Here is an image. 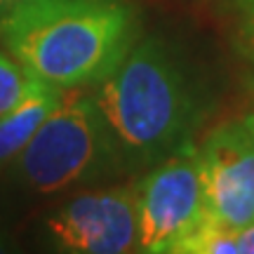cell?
<instances>
[{
    "label": "cell",
    "instance_id": "1",
    "mask_svg": "<svg viewBox=\"0 0 254 254\" xmlns=\"http://www.w3.org/2000/svg\"><path fill=\"white\" fill-rule=\"evenodd\" d=\"M99 104L125 172L151 170L190 148L207 118V94L179 50L160 36L136 40L97 85Z\"/></svg>",
    "mask_w": 254,
    "mask_h": 254
},
{
    "label": "cell",
    "instance_id": "2",
    "mask_svg": "<svg viewBox=\"0 0 254 254\" xmlns=\"http://www.w3.org/2000/svg\"><path fill=\"white\" fill-rule=\"evenodd\" d=\"M139 33V14L125 0H28L0 24L5 50L59 90L106 80Z\"/></svg>",
    "mask_w": 254,
    "mask_h": 254
},
{
    "label": "cell",
    "instance_id": "3",
    "mask_svg": "<svg viewBox=\"0 0 254 254\" xmlns=\"http://www.w3.org/2000/svg\"><path fill=\"white\" fill-rule=\"evenodd\" d=\"M9 172L21 190L55 195L99 184L125 167L94 94L66 90Z\"/></svg>",
    "mask_w": 254,
    "mask_h": 254
},
{
    "label": "cell",
    "instance_id": "4",
    "mask_svg": "<svg viewBox=\"0 0 254 254\" xmlns=\"http://www.w3.org/2000/svg\"><path fill=\"white\" fill-rule=\"evenodd\" d=\"M136 252L177 254V247L209 219L198 146L153 165L134 186Z\"/></svg>",
    "mask_w": 254,
    "mask_h": 254
},
{
    "label": "cell",
    "instance_id": "5",
    "mask_svg": "<svg viewBox=\"0 0 254 254\" xmlns=\"http://www.w3.org/2000/svg\"><path fill=\"white\" fill-rule=\"evenodd\" d=\"M45 231L59 252H136L134 186L78 193L47 217Z\"/></svg>",
    "mask_w": 254,
    "mask_h": 254
},
{
    "label": "cell",
    "instance_id": "6",
    "mask_svg": "<svg viewBox=\"0 0 254 254\" xmlns=\"http://www.w3.org/2000/svg\"><path fill=\"white\" fill-rule=\"evenodd\" d=\"M209 219L226 228L254 221V141L243 120L212 129L198 146Z\"/></svg>",
    "mask_w": 254,
    "mask_h": 254
},
{
    "label": "cell",
    "instance_id": "7",
    "mask_svg": "<svg viewBox=\"0 0 254 254\" xmlns=\"http://www.w3.org/2000/svg\"><path fill=\"white\" fill-rule=\"evenodd\" d=\"M64 92L66 90L36 78L26 97L0 118V174L9 170V165L33 139L38 127L59 106Z\"/></svg>",
    "mask_w": 254,
    "mask_h": 254
},
{
    "label": "cell",
    "instance_id": "8",
    "mask_svg": "<svg viewBox=\"0 0 254 254\" xmlns=\"http://www.w3.org/2000/svg\"><path fill=\"white\" fill-rule=\"evenodd\" d=\"M33 80L36 78L7 50H0V118L26 97Z\"/></svg>",
    "mask_w": 254,
    "mask_h": 254
},
{
    "label": "cell",
    "instance_id": "9",
    "mask_svg": "<svg viewBox=\"0 0 254 254\" xmlns=\"http://www.w3.org/2000/svg\"><path fill=\"white\" fill-rule=\"evenodd\" d=\"M238 52L245 62L247 85L254 90V12H245L238 28Z\"/></svg>",
    "mask_w": 254,
    "mask_h": 254
},
{
    "label": "cell",
    "instance_id": "10",
    "mask_svg": "<svg viewBox=\"0 0 254 254\" xmlns=\"http://www.w3.org/2000/svg\"><path fill=\"white\" fill-rule=\"evenodd\" d=\"M238 254H254V221L243 228H236Z\"/></svg>",
    "mask_w": 254,
    "mask_h": 254
},
{
    "label": "cell",
    "instance_id": "11",
    "mask_svg": "<svg viewBox=\"0 0 254 254\" xmlns=\"http://www.w3.org/2000/svg\"><path fill=\"white\" fill-rule=\"evenodd\" d=\"M24 2H28V0H0V24H2L19 5H24Z\"/></svg>",
    "mask_w": 254,
    "mask_h": 254
},
{
    "label": "cell",
    "instance_id": "12",
    "mask_svg": "<svg viewBox=\"0 0 254 254\" xmlns=\"http://www.w3.org/2000/svg\"><path fill=\"white\" fill-rule=\"evenodd\" d=\"M233 5H236V9L240 12V14H245V12H254V0H231Z\"/></svg>",
    "mask_w": 254,
    "mask_h": 254
},
{
    "label": "cell",
    "instance_id": "13",
    "mask_svg": "<svg viewBox=\"0 0 254 254\" xmlns=\"http://www.w3.org/2000/svg\"><path fill=\"white\" fill-rule=\"evenodd\" d=\"M243 125H245V129H247V134L252 136V141H254V111H250L245 118H243Z\"/></svg>",
    "mask_w": 254,
    "mask_h": 254
},
{
    "label": "cell",
    "instance_id": "14",
    "mask_svg": "<svg viewBox=\"0 0 254 254\" xmlns=\"http://www.w3.org/2000/svg\"><path fill=\"white\" fill-rule=\"evenodd\" d=\"M0 252H7V243H5L2 238H0Z\"/></svg>",
    "mask_w": 254,
    "mask_h": 254
}]
</instances>
